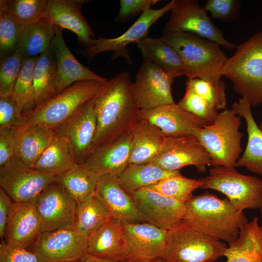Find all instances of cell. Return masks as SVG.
<instances>
[{
  "label": "cell",
  "instance_id": "cell-40",
  "mask_svg": "<svg viewBox=\"0 0 262 262\" xmlns=\"http://www.w3.org/2000/svg\"><path fill=\"white\" fill-rule=\"evenodd\" d=\"M21 31V24L9 13L0 10V60L17 50Z\"/></svg>",
  "mask_w": 262,
  "mask_h": 262
},
{
  "label": "cell",
  "instance_id": "cell-3",
  "mask_svg": "<svg viewBox=\"0 0 262 262\" xmlns=\"http://www.w3.org/2000/svg\"><path fill=\"white\" fill-rule=\"evenodd\" d=\"M160 38L180 55L188 79H201L218 87L226 86L221 72L228 57L218 44L187 32L164 33Z\"/></svg>",
  "mask_w": 262,
  "mask_h": 262
},
{
  "label": "cell",
  "instance_id": "cell-45",
  "mask_svg": "<svg viewBox=\"0 0 262 262\" xmlns=\"http://www.w3.org/2000/svg\"><path fill=\"white\" fill-rule=\"evenodd\" d=\"M240 2L237 0H207L203 8L213 18L230 21L238 17Z\"/></svg>",
  "mask_w": 262,
  "mask_h": 262
},
{
  "label": "cell",
  "instance_id": "cell-56",
  "mask_svg": "<svg viewBox=\"0 0 262 262\" xmlns=\"http://www.w3.org/2000/svg\"><path fill=\"white\" fill-rule=\"evenodd\" d=\"M131 262V261H127V262Z\"/></svg>",
  "mask_w": 262,
  "mask_h": 262
},
{
  "label": "cell",
  "instance_id": "cell-13",
  "mask_svg": "<svg viewBox=\"0 0 262 262\" xmlns=\"http://www.w3.org/2000/svg\"><path fill=\"white\" fill-rule=\"evenodd\" d=\"M174 79L156 65L143 60L132 84L133 95L140 110L175 103L171 92Z\"/></svg>",
  "mask_w": 262,
  "mask_h": 262
},
{
  "label": "cell",
  "instance_id": "cell-32",
  "mask_svg": "<svg viewBox=\"0 0 262 262\" xmlns=\"http://www.w3.org/2000/svg\"><path fill=\"white\" fill-rule=\"evenodd\" d=\"M77 164L66 138L56 131L50 144L31 168L56 176L70 170Z\"/></svg>",
  "mask_w": 262,
  "mask_h": 262
},
{
  "label": "cell",
  "instance_id": "cell-43",
  "mask_svg": "<svg viewBox=\"0 0 262 262\" xmlns=\"http://www.w3.org/2000/svg\"><path fill=\"white\" fill-rule=\"evenodd\" d=\"M185 85L193 89L217 110L226 109V86L218 87L199 78L188 79Z\"/></svg>",
  "mask_w": 262,
  "mask_h": 262
},
{
  "label": "cell",
  "instance_id": "cell-47",
  "mask_svg": "<svg viewBox=\"0 0 262 262\" xmlns=\"http://www.w3.org/2000/svg\"><path fill=\"white\" fill-rule=\"evenodd\" d=\"M0 262H41L34 253L28 249L15 247L1 240Z\"/></svg>",
  "mask_w": 262,
  "mask_h": 262
},
{
  "label": "cell",
  "instance_id": "cell-18",
  "mask_svg": "<svg viewBox=\"0 0 262 262\" xmlns=\"http://www.w3.org/2000/svg\"><path fill=\"white\" fill-rule=\"evenodd\" d=\"M41 232L75 227L77 203L56 182L50 184L35 203Z\"/></svg>",
  "mask_w": 262,
  "mask_h": 262
},
{
  "label": "cell",
  "instance_id": "cell-16",
  "mask_svg": "<svg viewBox=\"0 0 262 262\" xmlns=\"http://www.w3.org/2000/svg\"><path fill=\"white\" fill-rule=\"evenodd\" d=\"M97 125L92 99L82 105L67 120L54 128L56 132L66 138L78 164L94 150L93 141Z\"/></svg>",
  "mask_w": 262,
  "mask_h": 262
},
{
  "label": "cell",
  "instance_id": "cell-29",
  "mask_svg": "<svg viewBox=\"0 0 262 262\" xmlns=\"http://www.w3.org/2000/svg\"><path fill=\"white\" fill-rule=\"evenodd\" d=\"M225 262H262V226L254 217L243 226L237 239L228 245Z\"/></svg>",
  "mask_w": 262,
  "mask_h": 262
},
{
  "label": "cell",
  "instance_id": "cell-36",
  "mask_svg": "<svg viewBox=\"0 0 262 262\" xmlns=\"http://www.w3.org/2000/svg\"><path fill=\"white\" fill-rule=\"evenodd\" d=\"M112 218L110 212L96 195L77 204L74 226L87 237L99 226Z\"/></svg>",
  "mask_w": 262,
  "mask_h": 262
},
{
  "label": "cell",
  "instance_id": "cell-10",
  "mask_svg": "<svg viewBox=\"0 0 262 262\" xmlns=\"http://www.w3.org/2000/svg\"><path fill=\"white\" fill-rule=\"evenodd\" d=\"M55 176L26 166L16 155L0 166V186L15 202L35 204Z\"/></svg>",
  "mask_w": 262,
  "mask_h": 262
},
{
  "label": "cell",
  "instance_id": "cell-5",
  "mask_svg": "<svg viewBox=\"0 0 262 262\" xmlns=\"http://www.w3.org/2000/svg\"><path fill=\"white\" fill-rule=\"evenodd\" d=\"M241 119L232 108L226 109L213 123L197 130L195 136L209 153L213 166L236 167L243 151Z\"/></svg>",
  "mask_w": 262,
  "mask_h": 262
},
{
  "label": "cell",
  "instance_id": "cell-52",
  "mask_svg": "<svg viewBox=\"0 0 262 262\" xmlns=\"http://www.w3.org/2000/svg\"><path fill=\"white\" fill-rule=\"evenodd\" d=\"M64 262H82V261H75Z\"/></svg>",
  "mask_w": 262,
  "mask_h": 262
},
{
  "label": "cell",
  "instance_id": "cell-54",
  "mask_svg": "<svg viewBox=\"0 0 262 262\" xmlns=\"http://www.w3.org/2000/svg\"><path fill=\"white\" fill-rule=\"evenodd\" d=\"M261 213V214L262 215V208L260 210Z\"/></svg>",
  "mask_w": 262,
  "mask_h": 262
},
{
  "label": "cell",
  "instance_id": "cell-55",
  "mask_svg": "<svg viewBox=\"0 0 262 262\" xmlns=\"http://www.w3.org/2000/svg\"></svg>",
  "mask_w": 262,
  "mask_h": 262
},
{
  "label": "cell",
  "instance_id": "cell-8",
  "mask_svg": "<svg viewBox=\"0 0 262 262\" xmlns=\"http://www.w3.org/2000/svg\"><path fill=\"white\" fill-rule=\"evenodd\" d=\"M198 180L203 183L200 189L222 193L239 211L262 208V180L258 177L243 174L235 167L218 166Z\"/></svg>",
  "mask_w": 262,
  "mask_h": 262
},
{
  "label": "cell",
  "instance_id": "cell-31",
  "mask_svg": "<svg viewBox=\"0 0 262 262\" xmlns=\"http://www.w3.org/2000/svg\"><path fill=\"white\" fill-rule=\"evenodd\" d=\"M180 175V171H168L151 162L129 164L117 179L122 188L131 195L165 179Z\"/></svg>",
  "mask_w": 262,
  "mask_h": 262
},
{
  "label": "cell",
  "instance_id": "cell-6",
  "mask_svg": "<svg viewBox=\"0 0 262 262\" xmlns=\"http://www.w3.org/2000/svg\"><path fill=\"white\" fill-rule=\"evenodd\" d=\"M106 83L84 81L72 84L36 105L32 110L23 112L25 124L55 128L70 117L82 105L93 99Z\"/></svg>",
  "mask_w": 262,
  "mask_h": 262
},
{
  "label": "cell",
  "instance_id": "cell-14",
  "mask_svg": "<svg viewBox=\"0 0 262 262\" xmlns=\"http://www.w3.org/2000/svg\"><path fill=\"white\" fill-rule=\"evenodd\" d=\"M162 168L177 171L189 165L199 173L211 165V157L195 135L166 137L161 152L152 162Z\"/></svg>",
  "mask_w": 262,
  "mask_h": 262
},
{
  "label": "cell",
  "instance_id": "cell-9",
  "mask_svg": "<svg viewBox=\"0 0 262 262\" xmlns=\"http://www.w3.org/2000/svg\"><path fill=\"white\" fill-rule=\"evenodd\" d=\"M170 12L163 34L190 33L213 41L225 49H236L237 45L224 37L197 0H175Z\"/></svg>",
  "mask_w": 262,
  "mask_h": 262
},
{
  "label": "cell",
  "instance_id": "cell-34",
  "mask_svg": "<svg viewBox=\"0 0 262 262\" xmlns=\"http://www.w3.org/2000/svg\"><path fill=\"white\" fill-rule=\"evenodd\" d=\"M98 176L77 164L70 170L56 175L55 182L60 184L77 204L96 194Z\"/></svg>",
  "mask_w": 262,
  "mask_h": 262
},
{
  "label": "cell",
  "instance_id": "cell-30",
  "mask_svg": "<svg viewBox=\"0 0 262 262\" xmlns=\"http://www.w3.org/2000/svg\"><path fill=\"white\" fill-rule=\"evenodd\" d=\"M143 58L174 78L185 75L184 63L176 51L160 38L147 36L136 44Z\"/></svg>",
  "mask_w": 262,
  "mask_h": 262
},
{
  "label": "cell",
  "instance_id": "cell-49",
  "mask_svg": "<svg viewBox=\"0 0 262 262\" xmlns=\"http://www.w3.org/2000/svg\"><path fill=\"white\" fill-rule=\"evenodd\" d=\"M13 201L6 193L0 188V237L3 240L5 229Z\"/></svg>",
  "mask_w": 262,
  "mask_h": 262
},
{
  "label": "cell",
  "instance_id": "cell-7",
  "mask_svg": "<svg viewBox=\"0 0 262 262\" xmlns=\"http://www.w3.org/2000/svg\"><path fill=\"white\" fill-rule=\"evenodd\" d=\"M226 243L199 232L185 222L168 230L162 256L166 262H213L224 256Z\"/></svg>",
  "mask_w": 262,
  "mask_h": 262
},
{
  "label": "cell",
  "instance_id": "cell-48",
  "mask_svg": "<svg viewBox=\"0 0 262 262\" xmlns=\"http://www.w3.org/2000/svg\"><path fill=\"white\" fill-rule=\"evenodd\" d=\"M15 130L0 128V166L6 164L16 155Z\"/></svg>",
  "mask_w": 262,
  "mask_h": 262
},
{
  "label": "cell",
  "instance_id": "cell-20",
  "mask_svg": "<svg viewBox=\"0 0 262 262\" xmlns=\"http://www.w3.org/2000/svg\"><path fill=\"white\" fill-rule=\"evenodd\" d=\"M139 115V120L154 125L167 137L195 135L198 129L209 125L176 103L149 110H140Z\"/></svg>",
  "mask_w": 262,
  "mask_h": 262
},
{
  "label": "cell",
  "instance_id": "cell-17",
  "mask_svg": "<svg viewBox=\"0 0 262 262\" xmlns=\"http://www.w3.org/2000/svg\"><path fill=\"white\" fill-rule=\"evenodd\" d=\"M128 261L148 262L162 257L167 230L147 222L123 223Z\"/></svg>",
  "mask_w": 262,
  "mask_h": 262
},
{
  "label": "cell",
  "instance_id": "cell-24",
  "mask_svg": "<svg viewBox=\"0 0 262 262\" xmlns=\"http://www.w3.org/2000/svg\"><path fill=\"white\" fill-rule=\"evenodd\" d=\"M96 194L104 203L113 218L123 223L144 222L131 195L120 185L117 177L110 174L99 176Z\"/></svg>",
  "mask_w": 262,
  "mask_h": 262
},
{
  "label": "cell",
  "instance_id": "cell-39",
  "mask_svg": "<svg viewBox=\"0 0 262 262\" xmlns=\"http://www.w3.org/2000/svg\"><path fill=\"white\" fill-rule=\"evenodd\" d=\"M49 0H0V10L11 14L21 24L45 17Z\"/></svg>",
  "mask_w": 262,
  "mask_h": 262
},
{
  "label": "cell",
  "instance_id": "cell-51",
  "mask_svg": "<svg viewBox=\"0 0 262 262\" xmlns=\"http://www.w3.org/2000/svg\"><path fill=\"white\" fill-rule=\"evenodd\" d=\"M148 262H166L162 257L157 258Z\"/></svg>",
  "mask_w": 262,
  "mask_h": 262
},
{
  "label": "cell",
  "instance_id": "cell-11",
  "mask_svg": "<svg viewBox=\"0 0 262 262\" xmlns=\"http://www.w3.org/2000/svg\"><path fill=\"white\" fill-rule=\"evenodd\" d=\"M172 0L164 7L153 9L150 8L140 15L137 19L119 36L107 38L100 37L97 39L92 47L80 50L78 53L91 61L98 54L105 51H113L112 60L123 57L128 65L132 63L127 46L131 43L136 44L148 36V32L152 25L170 11L174 5Z\"/></svg>",
  "mask_w": 262,
  "mask_h": 262
},
{
  "label": "cell",
  "instance_id": "cell-15",
  "mask_svg": "<svg viewBox=\"0 0 262 262\" xmlns=\"http://www.w3.org/2000/svg\"><path fill=\"white\" fill-rule=\"evenodd\" d=\"M130 195L144 222L168 231L183 221L186 213L184 203L146 188Z\"/></svg>",
  "mask_w": 262,
  "mask_h": 262
},
{
  "label": "cell",
  "instance_id": "cell-38",
  "mask_svg": "<svg viewBox=\"0 0 262 262\" xmlns=\"http://www.w3.org/2000/svg\"><path fill=\"white\" fill-rule=\"evenodd\" d=\"M38 57L24 58L12 94L23 112L35 106L33 75Z\"/></svg>",
  "mask_w": 262,
  "mask_h": 262
},
{
  "label": "cell",
  "instance_id": "cell-42",
  "mask_svg": "<svg viewBox=\"0 0 262 262\" xmlns=\"http://www.w3.org/2000/svg\"><path fill=\"white\" fill-rule=\"evenodd\" d=\"M24 59L18 50L1 59L0 97H7L12 94Z\"/></svg>",
  "mask_w": 262,
  "mask_h": 262
},
{
  "label": "cell",
  "instance_id": "cell-27",
  "mask_svg": "<svg viewBox=\"0 0 262 262\" xmlns=\"http://www.w3.org/2000/svg\"><path fill=\"white\" fill-rule=\"evenodd\" d=\"M231 108L245 119L247 133L246 147L237 161L236 167H245L262 178V131L254 119L251 105L246 99L241 98L233 103Z\"/></svg>",
  "mask_w": 262,
  "mask_h": 262
},
{
  "label": "cell",
  "instance_id": "cell-37",
  "mask_svg": "<svg viewBox=\"0 0 262 262\" xmlns=\"http://www.w3.org/2000/svg\"><path fill=\"white\" fill-rule=\"evenodd\" d=\"M202 184L198 179L188 178L181 174L167 178L144 188L156 191L185 203L193 196V192L200 188Z\"/></svg>",
  "mask_w": 262,
  "mask_h": 262
},
{
  "label": "cell",
  "instance_id": "cell-25",
  "mask_svg": "<svg viewBox=\"0 0 262 262\" xmlns=\"http://www.w3.org/2000/svg\"><path fill=\"white\" fill-rule=\"evenodd\" d=\"M87 253L98 258L127 262L123 225L111 218L87 237Z\"/></svg>",
  "mask_w": 262,
  "mask_h": 262
},
{
  "label": "cell",
  "instance_id": "cell-12",
  "mask_svg": "<svg viewBox=\"0 0 262 262\" xmlns=\"http://www.w3.org/2000/svg\"><path fill=\"white\" fill-rule=\"evenodd\" d=\"M27 249L41 262L82 261L87 254V237L75 227L41 232Z\"/></svg>",
  "mask_w": 262,
  "mask_h": 262
},
{
  "label": "cell",
  "instance_id": "cell-1",
  "mask_svg": "<svg viewBox=\"0 0 262 262\" xmlns=\"http://www.w3.org/2000/svg\"><path fill=\"white\" fill-rule=\"evenodd\" d=\"M132 84L130 73L121 72L93 99L97 123L94 149L131 132L139 121Z\"/></svg>",
  "mask_w": 262,
  "mask_h": 262
},
{
  "label": "cell",
  "instance_id": "cell-53",
  "mask_svg": "<svg viewBox=\"0 0 262 262\" xmlns=\"http://www.w3.org/2000/svg\"><path fill=\"white\" fill-rule=\"evenodd\" d=\"M259 128L261 129V130L262 131V122L260 126H259Z\"/></svg>",
  "mask_w": 262,
  "mask_h": 262
},
{
  "label": "cell",
  "instance_id": "cell-33",
  "mask_svg": "<svg viewBox=\"0 0 262 262\" xmlns=\"http://www.w3.org/2000/svg\"><path fill=\"white\" fill-rule=\"evenodd\" d=\"M55 30L43 17L28 24H21L18 50L24 58L39 56L50 48Z\"/></svg>",
  "mask_w": 262,
  "mask_h": 262
},
{
  "label": "cell",
  "instance_id": "cell-22",
  "mask_svg": "<svg viewBox=\"0 0 262 262\" xmlns=\"http://www.w3.org/2000/svg\"><path fill=\"white\" fill-rule=\"evenodd\" d=\"M53 27L55 36L50 49L54 53L56 62L57 94L79 82L95 81L107 82L108 79L96 74L77 60L65 41L63 30L56 26Z\"/></svg>",
  "mask_w": 262,
  "mask_h": 262
},
{
  "label": "cell",
  "instance_id": "cell-4",
  "mask_svg": "<svg viewBox=\"0 0 262 262\" xmlns=\"http://www.w3.org/2000/svg\"><path fill=\"white\" fill-rule=\"evenodd\" d=\"M221 74L251 106L262 103V31L237 46L234 53L226 61Z\"/></svg>",
  "mask_w": 262,
  "mask_h": 262
},
{
  "label": "cell",
  "instance_id": "cell-41",
  "mask_svg": "<svg viewBox=\"0 0 262 262\" xmlns=\"http://www.w3.org/2000/svg\"><path fill=\"white\" fill-rule=\"evenodd\" d=\"M177 104L208 124L213 123L219 114L218 110L188 87H186L184 95Z\"/></svg>",
  "mask_w": 262,
  "mask_h": 262
},
{
  "label": "cell",
  "instance_id": "cell-21",
  "mask_svg": "<svg viewBox=\"0 0 262 262\" xmlns=\"http://www.w3.org/2000/svg\"><path fill=\"white\" fill-rule=\"evenodd\" d=\"M131 137V132L95 148L79 164L98 176L118 178L129 165Z\"/></svg>",
  "mask_w": 262,
  "mask_h": 262
},
{
  "label": "cell",
  "instance_id": "cell-35",
  "mask_svg": "<svg viewBox=\"0 0 262 262\" xmlns=\"http://www.w3.org/2000/svg\"><path fill=\"white\" fill-rule=\"evenodd\" d=\"M33 76L35 106L57 94L56 62L50 48L38 57Z\"/></svg>",
  "mask_w": 262,
  "mask_h": 262
},
{
  "label": "cell",
  "instance_id": "cell-26",
  "mask_svg": "<svg viewBox=\"0 0 262 262\" xmlns=\"http://www.w3.org/2000/svg\"><path fill=\"white\" fill-rule=\"evenodd\" d=\"M55 133L54 128L24 124L15 130L16 155L31 168L50 144Z\"/></svg>",
  "mask_w": 262,
  "mask_h": 262
},
{
  "label": "cell",
  "instance_id": "cell-44",
  "mask_svg": "<svg viewBox=\"0 0 262 262\" xmlns=\"http://www.w3.org/2000/svg\"><path fill=\"white\" fill-rule=\"evenodd\" d=\"M24 124L23 111L12 95L0 97V128L16 130Z\"/></svg>",
  "mask_w": 262,
  "mask_h": 262
},
{
  "label": "cell",
  "instance_id": "cell-2",
  "mask_svg": "<svg viewBox=\"0 0 262 262\" xmlns=\"http://www.w3.org/2000/svg\"><path fill=\"white\" fill-rule=\"evenodd\" d=\"M183 221L196 231L229 245L249 222L243 212L236 210L226 197L208 192L193 196L185 203Z\"/></svg>",
  "mask_w": 262,
  "mask_h": 262
},
{
  "label": "cell",
  "instance_id": "cell-19",
  "mask_svg": "<svg viewBox=\"0 0 262 262\" xmlns=\"http://www.w3.org/2000/svg\"><path fill=\"white\" fill-rule=\"evenodd\" d=\"M87 0H49L45 17L52 26L70 30L78 37L80 45L86 49L95 44V34L83 16V4Z\"/></svg>",
  "mask_w": 262,
  "mask_h": 262
},
{
  "label": "cell",
  "instance_id": "cell-50",
  "mask_svg": "<svg viewBox=\"0 0 262 262\" xmlns=\"http://www.w3.org/2000/svg\"><path fill=\"white\" fill-rule=\"evenodd\" d=\"M82 261V262H124L118 260L100 258L92 256L88 253Z\"/></svg>",
  "mask_w": 262,
  "mask_h": 262
},
{
  "label": "cell",
  "instance_id": "cell-23",
  "mask_svg": "<svg viewBox=\"0 0 262 262\" xmlns=\"http://www.w3.org/2000/svg\"><path fill=\"white\" fill-rule=\"evenodd\" d=\"M41 232L40 220L35 204L13 202L3 240L11 246L27 249Z\"/></svg>",
  "mask_w": 262,
  "mask_h": 262
},
{
  "label": "cell",
  "instance_id": "cell-57",
  "mask_svg": "<svg viewBox=\"0 0 262 262\" xmlns=\"http://www.w3.org/2000/svg\"></svg>",
  "mask_w": 262,
  "mask_h": 262
},
{
  "label": "cell",
  "instance_id": "cell-28",
  "mask_svg": "<svg viewBox=\"0 0 262 262\" xmlns=\"http://www.w3.org/2000/svg\"><path fill=\"white\" fill-rule=\"evenodd\" d=\"M131 133L129 164L153 162L162 149L166 136L157 127L141 119Z\"/></svg>",
  "mask_w": 262,
  "mask_h": 262
},
{
  "label": "cell",
  "instance_id": "cell-46",
  "mask_svg": "<svg viewBox=\"0 0 262 262\" xmlns=\"http://www.w3.org/2000/svg\"><path fill=\"white\" fill-rule=\"evenodd\" d=\"M159 1V0H120V9L115 17V22L118 23L127 22L151 8L153 5Z\"/></svg>",
  "mask_w": 262,
  "mask_h": 262
}]
</instances>
